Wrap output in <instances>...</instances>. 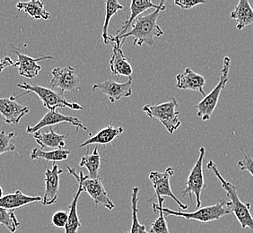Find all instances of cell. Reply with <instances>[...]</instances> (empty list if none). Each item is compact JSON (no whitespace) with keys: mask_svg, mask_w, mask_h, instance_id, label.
Segmentation results:
<instances>
[{"mask_svg":"<svg viewBox=\"0 0 253 233\" xmlns=\"http://www.w3.org/2000/svg\"><path fill=\"white\" fill-rule=\"evenodd\" d=\"M165 2L161 1L159 7L148 15L138 16L132 25L131 29L126 34L120 37H112V39H118L121 41V46L125 43L128 37L133 38V44L135 46L142 47L143 44H147L148 46H155V38L162 37L165 32L157 25V19L161 12L166 11Z\"/></svg>","mask_w":253,"mask_h":233,"instance_id":"cell-1","label":"cell"},{"mask_svg":"<svg viewBox=\"0 0 253 233\" xmlns=\"http://www.w3.org/2000/svg\"><path fill=\"white\" fill-rule=\"evenodd\" d=\"M207 169L211 170L219 180L222 188L226 193V196L229 198V201H227L229 208L238 220L241 227L244 230L249 228L253 231V216L251 212V203H244L240 199L236 187L224 179L213 160L209 161Z\"/></svg>","mask_w":253,"mask_h":233,"instance_id":"cell-2","label":"cell"},{"mask_svg":"<svg viewBox=\"0 0 253 233\" xmlns=\"http://www.w3.org/2000/svg\"><path fill=\"white\" fill-rule=\"evenodd\" d=\"M178 105L179 103L175 98H170L169 101L166 102L146 104L142 111L149 117L159 120L165 126L167 131L170 134H173L181 126V121L179 119L180 113L176 110Z\"/></svg>","mask_w":253,"mask_h":233,"instance_id":"cell-3","label":"cell"},{"mask_svg":"<svg viewBox=\"0 0 253 233\" xmlns=\"http://www.w3.org/2000/svg\"><path fill=\"white\" fill-rule=\"evenodd\" d=\"M163 212L168 216L181 217L186 219L187 221H196L202 224L218 221L225 215L232 214L231 210L229 208L228 203L224 200H221L217 204L213 205L200 207V209H197L196 211L191 213L181 211L177 212L167 207H164Z\"/></svg>","mask_w":253,"mask_h":233,"instance_id":"cell-4","label":"cell"},{"mask_svg":"<svg viewBox=\"0 0 253 233\" xmlns=\"http://www.w3.org/2000/svg\"><path fill=\"white\" fill-rule=\"evenodd\" d=\"M230 65H231V58L229 57H224L223 68L221 69V76H220L218 83L209 94H207L195 106L197 110V116L200 117L203 121H209L216 109L217 103L219 101L220 94L226 86V83H228Z\"/></svg>","mask_w":253,"mask_h":233,"instance_id":"cell-5","label":"cell"},{"mask_svg":"<svg viewBox=\"0 0 253 233\" xmlns=\"http://www.w3.org/2000/svg\"><path fill=\"white\" fill-rule=\"evenodd\" d=\"M17 86L20 89L26 91L28 94L30 92H34L42 100L43 106L49 111H56L58 108H69L73 111H83L84 108L77 102H70L68 101L64 95L58 92L54 91L50 88H46L42 85L31 84V83H18Z\"/></svg>","mask_w":253,"mask_h":233,"instance_id":"cell-6","label":"cell"},{"mask_svg":"<svg viewBox=\"0 0 253 233\" xmlns=\"http://www.w3.org/2000/svg\"><path fill=\"white\" fill-rule=\"evenodd\" d=\"M67 168L69 173L76 178L78 185L82 187L84 192H86L93 199L96 206L102 205L110 211L114 209L115 205L110 199L100 177H98L97 179H90L89 176H85L82 171H79V173L77 174V170L75 168H71L69 166H67Z\"/></svg>","mask_w":253,"mask_h":233,"instance_id":"cell-7","label":"cell"},{"mask_svg":"<svg viewBox=\"0 0 253 233\" xmlns=\"http://www.w3.org/2000/svg\"><path fill=\"white\" fill-rule=\"evenodd\" d=\"M205 155H206V149L204 147H200L199 158L193 166V168L190 170V175L186 181V189L182 191V196L190 195L191 197V195L194 194L198 209H200L201 206L200 196L205 190L204 170H203Z\"/></svg>","mask_w":253,"mask_h":233,"instance_id":"cell-8","label":"cell"},{"mask_svg":"<svg viewBox=\"0 0 253 233\" xmlns=\"http://www.w3.org/2000/svg\"><path fill=\"white\" fill-rule=\"evenodd\" d=\"M51 75V89L58 90L60 94L63 95L64 92H78L80 90L81 79L76 73L73 67L53 68Z\"/></svg>","mask_w":253,"mask_h":233,"instance_id":"cell-9","label":"cell"},{"mask_svg":"<svg viewBox=\"0 0 253 233\" xmlns=\"http://www.w3.org/2000/svg\"><path fill=\"white\" fill-rule=\"evenodd\" d=\"M62 123H68L72 126H76L77 129H82L84 131H88L87 127L84 126L81 120L77 117V116H68L64 115L62 113L56 111H49L48 113L44 115L43 117L40 120L36 125L31 126H28L26 127V133L27 134H34L36 132H39L43 129L44 127H52L53 126H57L59 124Z\"/></svg>","mask_w":253,"mask_h":233,"instance_id":"cell-10","label":"cell"},{"mask_svg":"<svg viewBox=\"0 0 253 233\" xmlns=\"http://www.w3.org/2000/svg\"><path fill=\"white\" fill-rule=\"evenodd\" d=\"M174 174V169L169 167L165 172L152 171L149 174V180H151L154 190L156 191V197H170L177 203L181 210H187L189 206L187 204H182L173 194L170 188V178Z\"/></svg>","mask_w":253,"mask_h":233,"instance_id":"cell-11","label":"cell"},{"mask_svg":"<svg viewBox=\"0 0 253 233\" xmlns=\"http://www.w3.org/2000/svg\"><path fill=\"white\" fill-rule=\"evenodd\" d=\"M132 78L125 83H118L113 80H105L101 83L93 84L92 91L93 92H102L107 96L109 101L114 102L121 101L123 98L130 97L132 95Z\"/></svg>","mask_w":253,"mask_h":233,"instance_id":"cell-12","label":"cell"},{"mask_svg":"<svg viewBox=\"0 0 253 233\" xmlns=\"http://www.w3.org/2000/svg\"><path fill=\"white\" fill-rule=\"evenodd\" d=\"M11 50L16 55L17 61L15 63V67L18 68V74L23 78L33 79L39 75L42 67L40 66V61L43 60H53L52 56H41L39 58H32L28 55L21 53L19 49L15 46L10 45Z\"/></svg>","mask_w":253,"mask_h":233,"instance_id":"cell-13","label":"cell"},{"mask_svg":"<svg viewBox=\"0 0 253 233\" xmlns=\"http://www.w3.org/2000/svg\"><path fill=\"white\" fill-rule=\"evenodd\" d=\"M16 97L0 98V114L8 125H17L21 119L28 114L30 108L19 104L15 101Z\"/></svg>","mask_w":253,"mask_h":233,"instance_id":"cell-14","label":"cell"},{"mask_svg":"<svg viewBox=\"0 0 253 233\" xmlns=\"http://www.w3.org/2000/svg\"><path fill=\"white\" fill-rule=\"evenodd\" d=\"M63 170L59 166L53 163L52 169H47L45 172V193L42 203L43 205L49 206L56 204L59 197V181L60 175Z\"/></svg>","mask_w":253,"mask_h":233,"instance_id":"cell-15","label":"cell"},{"mask_svg":"<svg viewBox=\"0 0 253 233\" xmlns=\"http://www.w3.org/2000/svg\"><path fill=\"white\" fill-rule=\"evenodd\" d=\"M114 46L112 49V58L110 60V68L112 75L117 77H126L131 78L133 68L131 65L126 59V56L123 53L121 46V41L118 39H112Z\"/></svg>","mask_w":253,"mask_h":233,"instance_id":"cell-16","label":"cell"},{"mask_svg":"<svg viewBox=\"0 0 253 233\" xmlns=\"http://www.w3.org/2000/svg\"><path fill=\"white\" fill-rule=\"evenodd\" d=\"M205 85L206 79L204 77L196 73L191 68H186L182 73L176 76V87L179 90H190L200 92L205 97Z\"/></svg>","mask_w":253,"mask_h":233,"instance_id":"cell-17","label":"cell"},{"mask_svg":"<svg viewBox=\"0 0 253 233\" xmlns=\"http://www.w3.org/2000/svg\"><path fill=\"white\" fill-rule=\"evenodd\" d=\"M123 131L124 130L122 126H116L110 124L107 126L102 128L100 131H98L95 135H92L90 133L87 140L82 143L79 147L83 148L92 145H96V146L111 145L117 137L122 136Z\"/></svg>","mask_w":253,"mask_h":233,"instance_id":"cell-18","label":"cell"},{"mask_svg":"<svg viewBox=\"0 0 253 233\" xmlns=\"http://www.w3.org/2000/svg\"><path fill=\"white\" fill-rule=\"evenodd\" d=\"M42 201V197L41 196L27 195L20 190H16L15 193L4 195L0 199V207L14 211L15 209L22 208L28 204L39 203Z\"/></svg>","mask_w":253,"mask_h":233,"instance_id":"cell-19","label":"cell"},{"mask_svg":"<svg viewBox=\"0 0 253 233\" xmlns=\"http://www.w3.org/2000/svg\"><path fill=\"white\" fill-rule=\"evenodd\" d=\"M68 134L60 135L57 132L54 131L52 127H49V131L46 133L36 132L34 133V137L36 143L42 147V150L43 148H50L52 150H59L63 149L66 146V140L68 138Z\"/></svg>","mask_w":253,"mask_h":233,"instance_id":"cell-20","label":"cell"},{"mask_svg":"<svg viewBox=\"0 0 253 233\" xmlns=\"http://www.w3.org/2000/svg\"><path fill=\"white\" fill-rule=\"evenodd\" d=\"M159 7V5H156L152 2L151 0H133L130 3V15L127 19L125 21V23L122 25V28L118 30L116 33V37H120L123 34H126V32H128L129 27L133 25V22L138 17V15H141L144 12H146V10L150 9V8H155L157 9Z\"/></svg>","mask_w":253,"mask_h":233,"instance_id":"cell-21","label":"cell"},{"mask_svg":"<svg viewBox=\"0 0 253 233\" xmlns=\"http://www.w3.org/2000/svg\"><path fill=\"white\" fill-rule=\"evenodd\" d=\"M230 17L236 21V29L241 31L253 25V8L248 0H240Z\"/></svg>","mask_w":253,"mask_h":233,"instance_id":"cell-22","label":"cell"},{"mask_svg":"<svg viewBox=\"0 0 253 233\" xmlns=\"http://www.w3.org/2000/svg\"><path fill=\"white\" fill-rule=\"evenodd\" d=\"M83 192L82 187L78 185V191L74 195L73 200L68 205V219L65 227V233H78V230L82 227V224L78 216V199Z\"/></svg>","mask_w":253,"mask_h":233,"instance_id":"cell-23","label":"cell"},{"mask_svg":"<svg viewBox=\"0 0 253 233\" xmlns=\"http://www.w3.org/2000/svg\"><path fill=\"white\" fill-rule=\"evenodd\" d=\"M19 11H24L25 14L35 20H49L50 14L46 10L44 4L39 0H33L29 2H19L16 5Z\"/></svg>","mask_w":253,"mask_h":233,"instance_id":"cell-24","label":"cell"},{"mask_svg":"<svg viewBox=\"0 0 253 233\" xmlns=\"http://www.w3.org/2000/svg\"><path fill=\"white\" fill-rule=\"evenodd\" d=\"M101 155L98 152V146H95L92 153L89 152V146L87 147L86 155L82 157L79 166L81 168H86L89 172L90 179H97L99 177V170L101 167Z\"/></svg>","mask_w":253,"mask_h":233,"instance_id":"cell-25","label":"cell"},{"mask_svg":"<svg viewBox=\"0 0 253 233\" xmlns=\"http://www.w3.org/2000/svg\"><path fill=\"white\" fill-rule=\"evenodd\" d=\"M70 155V151L59 149V150L46 151L34 148L31 153V159L33 160H45L47 161H52L53 163L63 161Z\"/></svg>","mask_w":253,"mask_h":233,"instance_id":"cell-26","label":"cell"},{"mask_svg":"<svg viewBox=\"0 0 253 233\" xmlns=\"http://www.w3.org/2000/svg\"><path fill=\"white\" fill-rule=\"evenodd\" d=\"M105 19H104V24L102 26V37L103 39V43H110L112 41V37L109 36L108 34V29H109V25L112 17L117 13L118 11L123 9V5L119 3L116 0H107L105 2Z\"/></svg>","mask_w":253,"mask_h":233,"instance_id":"cell-27","label":"cell"},{"mask_svg":"<svg viewBox=\"0 0 253 233\" xmlns=\"http://www.w3.org/2000/svg\"><path fill=\"white\" fill-rule=\"evenodd\" d=\"M138 194L139 189L137 187L133 188L131 194V209H132V224L130 228V233H148L146 232L145 225L139 223L138 220Z\"/></svg>","mask_w":253,"mask_h":233,"instance_id":"cell-28","label":"cell"},{"mask_svg":"<svg viewBox=\"0 0 253 233\" xmlns=\"http://www.w3.org/2000/svg\"><path fill=\"white\" fill-rule=\"evenodd\" d=\"M0 224L4 225L11 233H16L17 229L19 228V221L15 216V212L13 210L0 207Z\"/></svg>","mask_w":253,"mask_h":233,"instance_id":"cell-29","label":"cell"},{"mask_svg":"<svg viewBox=\"0 0 253 233\" xmlns=\"http://www.w3.org/2000/svg\"><path fill=\"white\" fill-rule=\"evenodd\" d=\"M164 204H158L154 203L153 204V208L154 212H159V216L156 219V221L152 224L151 228H150V233H170L168 224L166 222L165 214L163 212V206Z\"/></svg>","mask_w":253,"mask_h":233,"instance_id":"cell-30","label":"cell"},{"mask_svg":"<svg viewBox=\"0 0 253 233\" xmlns=\"http://www.w3.org/2000/svg\"><path fill=\"white\" fill-rule=\"evenodd\" d=\"M15 133H6L5 131L0 132V155L9 152H16L13 140L15 138Z\"/></svg>","mask_w":253,"mask_h":233,"instance_id":"cell-31","label":"cell"},{"mask_svg":"<svg viewBox=\"0 0 253 233\" xmlns=\"http://www.w3.org/2000/svg\"><path fill=\"white\" fill-rule=\"evenodd\" d=\"M68 212L64 210H59L54 213L51 217V224L54 227L59 229H65L68 223Z\"/></svg>","mask_w":253,"mask_h":233,"instance_id":"cell-32","label":"cell"},{"mask_svg":"<svg viewBox=\"0 0 253 233\" xmlns=\"http://www.w3.org/2000/svg\"><path fill=\"white\" fill-rule=\"evenodd\" d=\"M242 153H243V158L242 160H239L237 163L239 169L242 171H248L253 178V159L247 154H245L244 151L242 150Z\"/></svg>","mask_w":253,"mask_h":233,"instance_id":"cell-33","label":"cell"},{"mask_svg":"<svg viewBox=\"0 0 253 233\" xmlns=\"http://www.w3.org/2000/svg\"><path fill=\"white\" fill-rule=\"evenodd\" d=\"M174 4L178 5L181 9H190L193 8L196 5L206 4L204 0H176Z\"/></svg>","mask_w":253,"mask_h":233,"instance_id":"cell-34","label":"cell"},{"mask_svg":"<svg viewBox=\"0 0 253 233\" xmlns=\"http://www.w3.org/2000/svg\"><path fill=\"white\" fill-rule=\"evenodd\" d=\"M15 67V62L9 57H5L4 58H0V73L3 72L5 68Z\"/></svg>","mask_w":253,"mask_h":233,"instance_id":"cell-35","label":"cell"},{"mask_svg":"<svg viewBox=\"0 0 253 233\" xmlns=\"http://www.w3.org/2000/svg\"><path fill=\"white\" fill-rule=\"evenodd\" d=\"M3 194H4V191H3V189H2V187L0 186V199H1V198H2L3 196H4V195H3Z\"/></svg>","mask_w":253,"mask_h":233,"instance_id":"cell-36","label":"cell"},{"mask_svg":"<svg viewBox=\"0 0 253 233\" xmlns=\"http://www.w3.org/2000/svg\"></svg>","mask_w":253,"mask_h":233,"instance_id":"cell-37","label":"cell"}]
</instances>
